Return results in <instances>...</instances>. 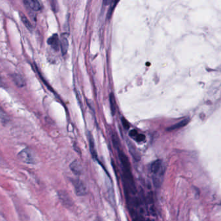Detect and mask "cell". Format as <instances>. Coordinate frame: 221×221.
Listing matches in <instances>:
<instances>
[{
    "label": "cell",
    "instance_id": "8992f818",
    "mask_svg": "<svg viewBox=\"0 0 221 221\" xmlns=\"http://www.w3.org/2000/svg\"><path fill=\"white\" fill-rule=\"evenodd\" d=\"M48 43L51 47L52 48L54 49L55 51H58L60 47V41L59 39V36L57 34L53 35L51 38H49L47 40Z\"/></svg>",
    "mask_w": 221,
    "mask_h": 221
},
{
    "label": "cell",
    "instance_id": "7c38bea8",
    "mask_svg": "<svg viewBox=\"0 0 221 221\" xmlns=\"http://www.w3.org/2000/svg\"><path fill=\"white\" fill-rule=\"evenodd\" d=\"M88 139H89V143H90V152L91 154L93 156L94 159H96L97 155V152L95 149V145H94V141L93 139V137L92 136V134L89 132L88 134Z\"/></svg>",
    "mask_w": 221,
    "mask_h": 221
},
{
    "label": "cell",
    "instance_id": "d6986e66",
    "mask_svg": "<svg viewBox=\"0 0 221 221\" xmlns=\"http://www.w3.org/2000/svg\"><path fill=\"white\" fill-rule=\"evenodd\" d=\"M0 118L1 119H5L6 120V118H7V115L5 113V112L3 110V109L0 107Z\"/></svg>",
    "mask_w": 221,
    "mask_h": 221
},
{
    "label": "cell",
    "instance_id": "4fadbf2b",
    "mask_svg": "<svg viewBox=\"0 0 221 221\" xmlns=\"http://www.w3.org/2000/svg\"><path fill=\"white\" fill-rule=\"evenodd\" d=\"M60 46L61 47L62 53L63 54H66L67 53V51L68 50V47H69V43L68 39L66 37H62L60 43Z\"/></svg>",
    "mask_w": 221,
    "mask_h": 221
},
{
    "label": "cell",
    "instance_id": "7a4b0ae2",
    "mask_svg": "<svg viewBox=\"0 0 221 221\" xmlns=\"http://www.w3.org/2000/svg\"><path fill=\"white\" fill-rule=\"evenodd\" d=\"M118 154H119L120 160L121 163V165H123V174L132 175L130 163L127 155H126L123 151H120V150L118 151Z\"/></svg>",
    "mask_w": 221,
    "mask_h": 221
},
{
    "label": "cell",
    "instance_id": "52a82bcc",
    "mask_svg": "<svg viewBox=\"0 0 221 221\" xmlns=\"http://www.w3.org/2000/svg\"><path fill=\"white\" fill-rule=\"evenodd\" d=\"M24 2L29 9L34 11H38L41 9L40 3L38 0H24Z\"/></svg>",
    "mask_w": 221,
    "mask_h": 221
},
{
    "label": "cell",
    "instance_id": "44dd1931",
    "mask_svg": "<svg viewBox=\"0 0 221 221\" xmlns=\"http://www.w3.org/2000/svg\"><path fill=\"white\" fill-rule=\"evenodd\" d=\"M2 79L1 77H0V84H2Z\"/></svg>",
    "mask_w": 221,
    "mask_h": 221
},
{
    "label": "cell",
    "instance_id": "8fae6325",
    "mask_svg": "<svg viewBox=\"0 0 221 221\" xmlns=\"http://www.w3.org/2000/svg\"><path fill=\"white\" fill-rule=\"evenodd\" d=\"M163 169V166H162V162L160 160H155L151 165V169L152 172L153 174L154 173H156L158 171H160L161 169Z\"/></svg>",
    "mask_w": 221,
    "mask_h": 221
},
{
    "label": "cell",
    "instance_id": "e0dca14e",
    "mask_svg": "<svg viewBox=\"0 0 221 221\" xmlns=\"http://www.w3.org/2000/svg\"><path fill=\"white\" fill-rule=\"evenodd\" d=\"M137 142H142L145 140V136L142 134H138L134 138Z\"/></svg>",
    "mask_w": 221,
    "mask_h": 221
},
{
    "label": "cell",
    "instance_id": "5bb4252c",
    "mask_svg": "<svg viewBox=\"0 0 221 221\" xmlns=\"http://www.w3.org/2000/svg\"><path fill=\"white\" fill-rule=\"evenodd\" d=\"M109 99H110V108H111V112L112 115H114L116 112V102H115L114 95L113 93H111L110 94Z\"/></svg>",
    "mask_w": 221,
    "mask_h": 221
},
{
    "label": "cell",
    "instance_id": "9c48e42d",
    "mask_svg": "<svg viewBox=\"0 0 221 221\" xmlns=\"http://www.w3.org/2000/svg\"><path fill=\"white\" fill-rule=\"evenodd\" d=\"M189 121H190V120H189V118H186V119H184L183 120H181V121L175 124V125H173L172 126H171V127H168L167 130L168 131H172V130H176V129H181V128H182L184 127H185V126H186Z\"/></svg>",
    "mask_w": 221,
    "mask_h": 221
},
{
    "label": "cell",
    "instance_id": "30bf717a",
    "mask_svg": "<svg viewBox=\"0 0 221 221\" xmlns=\"http://www.w3.org/2000/svg\"><path fill=\"white\" fill-rule=\"evenodd\" d=\"M127 145L129 148V151L132 156L134 158V159L136 161H139L140 160V155L139 152L136 150V147L134 146L130 141H129V143H127Z\"/></svg>",
    "mask_w": 221,
    "mask_h": 221
},
{
    "label": "cell",
    "instance_id": "2e32d148",
    "mask_svg": "<svg viewBox=\"0 0 221 221\" xmlns=\"http://www.w3.org/2000/svg\"><path fill=\"white\" fill-rule=\"evenodd\" d=\"M112 140L114 147L117 150V151H119L120 147V141L119 137H118L117 134L115 132H113L112 134Z\"/></svg>",
    "mask_w": 221,
    "mask_h": 221
},
{
    "label": "cell",
    "instance_id": "3957f363",
    "mask_svg": "<svg viewBox=\"0 0 221 221\" xmlns=\"http://www.w3.org/2000/svg\"><path fill=\"white\" fill-rule=\"evenodd\" d=\"M75 193L78 196H84L87 193V188L82 181L80 180H75L73 181Z\"/></svg>",
    "mask_w": 221,
    "mask_h": 221
},
{
    "label": "cell",
    "instance_id": "277c9868",
    "mask_svg": "<svg viewBox=\"0 0 221 221\" xmlns=\"http://www.w3.org/2000/svg\"><path fill=\"white\" fill-rule=\"evenodd\" d=\"M69 167L73 174L75 175H81L82 173V166L81 163L78 160H75L71 163Z\"/></svg>",
    "mask_w": 221,
    "mask_h": 221
},
{
    "label": "cell",
    "instance_id": "ffe728a7",
    "mask_svg": "<svg viewBox=\"0 0 221 221\" xmlns=\"http://www.w3.org/2000/svg\"><path fill=\"white\" fill-rule=\"evenodd\" d=\"M138 134V132H137L136 130H130V132H129V136H130L131 138H134V137H135V136L137 135Z\"/></svg>",
    "mask_w": 221,
    "mask_h": 221
},
{
    "label": "cell",
    "instance_id": "ac0fdd59",
    "mask_svg": "<svg viewBox=\"0 0 221 221\" xmlns=\"http://www.w3.org/2000/svg\"><path fill=\"white\" fill-rule=\"evenodd\" d=\"M121 121H122V125L123 126V127L125 128V129L128 130L130 128V125L128 122V121L125 119L124 117H122L121 119Z\"/></svg>",
    "mask_w": 221,
    "mask_h": 221
},
{
    "label": "cell",
    "instance_id": "ba28073f",
    "mask_svg": "<svg viewBox=\"0 0 221 221\" xmlns=\"http://www.w3.org/2000/svg\"><path fill=\"white\" fill-rule=\"evenodd\" d=\"M12 79L15 84L20 88L24 87V86L26 85V82L24 78L19 74H14L12 75Z\"/></svg>",
    "mask_w": 221,
    "mask_h": 221
},
{
    "label": "cell",
    "instance_id": "5b68a950",
    "mask_svg": "<svg viewBox=\"0 0 221 221\" xmlns=\"http://www.w3.org/2000/svg\"><path fill=\"white\" fill-rule=\"evenodd\" d=\"M163 174L164 171L163 169H161L160 171H158L156 173H154L153 176V183L154 185L156 187H159L163 181Z\"/></svg>",
    "mask_w": 221,
    "mask_h": 221
},
{
    "label": "cell",
    "instance_id": "9a60e30c",
    "mask_svg": "<svg viewBox=\"0 0 221 221\" xmlns=\"http://www.w3.org/2000/svg\"><path fill=\"white\" fill-rule=\"evenodd\" d=\"M20 18L21 20V21L23 22V25L26 26V27L30 31H32L33 30V26L31 25V22L29 21V20H28V18L24 14H23L22 13L20 14Z\"/></svg>",
    "mask_w": 221,
    "mask_h": 221
},
{
    "label": "cell",
    "instance_id": "6da1fadb",
    "mask_svg": "<svg viewBox=\"0 0 221 221\" xmlns=\"http://www.w3.org/2000/svg\"><path fill=\"white\" fill-rule=\"evenodd\" d=\"M20 159L24 163L28 164H34L36 163L35 158L33 152L29 148H25L22 150L18 154Z\"/></svg>",
    "mask_w": 221,
    "mask_h": 221
}]
</instances>
